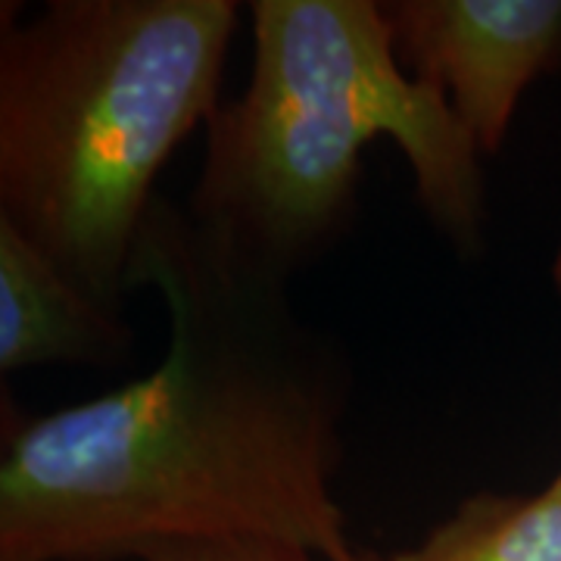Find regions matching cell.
Instances as JSON below:
<instances>
[{
	"label": "cell",
	"instance_id": "obj_1",
	"mask_svg": "<svg viewBox=\"0 0 561 561\" xmlns=\"http://www.w3.org/2000/svg\"><path fill=\"white\" fill-rule=\"evenodd\" d=\"M128 284L169 316L150 375L47 415L3 400L0 561H144L201 540L362 561L334 496L346 362L287 284L228 260L162 197Z\"/></svg>",
	"mask_w": 561,
	"mask_h": 561
},
{
	"label": "cell",
	"instance_id": "obj_2",
	"mask_svg": "<svg viewBox=\"0 0 561 561\" xmlns=\"http://www.w3.org/2000/svg\"><path fill=\"white\" fill-rule=\"evenodd\" d=\"M247 91L209 122L187 216L228 260L290 284L350 231L362 150L390 138L427 219L459 253L486 219L481 150L397 57L383 3L256 0Z\"/></svg>",
	"mask_w": 561,
	"mask_h": 561
},
{
	"label": "cell",
	"instance_id": "obj_3",
	"mask_svg": "<svg viewBox=\"0 0 561 561\" xmlns=\"http://www.w3.org/2000/svg\"><path fill=\"white\" fill-rule=\"evenodd\" d=\"M234 0H50L0 32V219L103 306L162 165L219 113Z\"/></svg>",
	"mask_w": 561,
	"mask_h": 561
},
{
	"label": "cell",
	"instance_id": "obj_4",
	"mask_svg": "<svg viewBox=\"0 0 561 561\" xmlns=\"http://www.w3.org/2000/svg\"><path fill=\"white\" fill-rule=\"evenodd\" d=\"M397 57L437 88L481 157L496 153L522 94L561 57V0L383 3Z\"/></svg>",
	"mask_w": 561,
	"mask_h": 561
},
{
	"label": "cell",
	"instance_id": "obj_5",
	"mask_svg": "<svg viewBox=\"0 0 561 561\" xmlns=\"http://www.w3.org/2000/svg\"><path fill=\"white\" fill-rule=\"evenodd\" d=\"M135 334L122 309L84 287L0 219V371L35 365L116 368Z\"/></svg>",
	"mask_w": 561,
	"mask_h": 561
},
{
	"label": "cell",
	"instance_id": "obj_6",
	"mask_svg": "<svg viewBox=\"0 0 561 561\" xmlns=\"http://www.w3.org/2000/svg\"><path fill=\"white\" fill-rule=\"evenodd\" d=\"M381 561H561V496L471 493L419 546Z\"/></svg>",
	"mask_w": 561,
	"mask_h": 561
},
{
	"label": "cell",
	"instance_id": "obj_7",
	"mask_svg": "<svg viewBox=\"0 0 561 561\" xmlns=\"http://www.w3.org/2000/svg\"><path fill=\"white\" fill-rule=\"evenodd\" d=\"M144 561H324L309 549L278 540H201L157 549ZM362 561H381L365 552Z\"/></svg>",
	"mask_w": 561,
	"mask_h": 561
},
{
	"label": "cell",
	"instance_id": "obj_8",
	"mask_svg": "<svg viewBox=\"0 0 561 561\" xmlns=\"http://www.w3.org/2000/svg\"><path fill=\"white\" fill-rule=\"evenodd\" d=\"M549 490H552V493H559V496H561V471H559V478L549 483Z\"/></svg>",
	"mask_w": 561,
	"mask_h": 561
}]
</instances>
